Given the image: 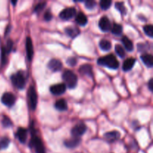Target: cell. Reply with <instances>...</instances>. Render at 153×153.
<instances>
[{
    "label": "cell",
    "instance_id": "4dcf8cb0",
    "mask_svg": "<svg viewBox=\"0 0 153 153\" xmlns=\"http://www.w3.org/2000/svg\"><path fill=\"white\" fill-rule=\"evenodd\" d=\"M12 47H13V42H12L11 40H8L7 42V44H6V46L5 47H3V49H4L6 54L8 55L10 52V51H11Z\"/></svg>",
    "mask_w": 153,
    "mask_h": 153
},
{
    "label": "cell",
    "instance_id": "836d02e7",
    "mask_svg": "<svg viewBox=\"0 0 153 153\" xmlns=\"http://www.w3.org/2000/svg\"><path fill=\"white\" fill-rule=\"evenodd\" d=\"M67 63L68 65L71 66V67H74V66L76 65V64H77V59H76V58H69L68 59H67Z\"/></svg>",
    "mask_w": 153,
    "mask_h": 153
},
{
    "label": "cell",
    "instance_id": "8992f818",
    "mask_svg": "<svg viewBox=\"0 0 153 153\" xmlns=\"http://www.w3.org/2000/svg\"><path fill=\"white\" fill-rule=\"evenodd\" d=\"M87 130V126H85V123H81L77 124L71 130V134L73 137H79L85 133Z\"/></svg>",
    "mask_w": 153,
    "mask_h": 153
},
{
    "label": "cell",
    "instance_id": "d590c367",
    "mask_svg": "<svg viewBox=\"0 0 153 153\" xmlns=\"http://www.w3.org/2000/svg\"><path fill=\"white\" fill-rule=\"evenodd\" d=\"M148 87H149V89L150 91H153V79H151L149 81V83H148Z\"/></svg>",
    "mask_w": 153,
    "mask_h": 153
},
{
    "label": "cell",
    "instance_id": "44dd1931",
    "mask_svg": "<svg viewBox=\"0 0 153 153\" xmlns=\"http://www.w3.org/2000/svg\"><path fill=\"white\" fill-rule=\"evenodd\" d=\"M55 107L57 110L61 111H66L67 109V103L65 100L61 99V100H57L56 102H55Z\"/></svg>",
    "mask_w": 153,
    "mask_h": 153
},
{
    "label": "cell",
    "instance_id": "83f0119b",
    "mask_svg": "<svg viewBox=\"0 0 153 153\" xmlns=\"http://www.w3.org/2000/svg\"><path fill=\"white\" fill-rule=\"evenodd\" d=\"M143 31L144 33L149 37H153V27L152 25H146L143 27Z\"/></svg>",
    "mask_w": 153,
    "mask_h": 153
},
{
    "label": "cell",
    "instance_id": "1f68e13d",
    "mask_svg": "<svg viewBox=\"0 0 153 153\" xmlns=\"http://www.w3.org/2000/svg\"><path fill=\"white\" fill-rule=\"evenodd\" d=\"M2 125L4 127H10L12 126V122L10 118L7 117V116L3 117L2 119Z\"/></svg>",
    "mask_w": 153,
    "mask_h": 153
},
{
    "label": "cell",
    "instance_id": "4316f807",
    "mask_svg": "<svg viewBox=\"0 0 153 153\" xmlns=\"http://www.w3.org/2000/svg\"><path fill=\"white\" fill-rule=\"evenodd\" d=\"M115 52H116V53L117 54L120 58L125 57V49H124V48L122 46H120V45H116V46H115Z\"/></svg>",
    "mask_w": 153,
    "mask_h": 153
},
{
    "label": "cell",
    "instance_id": "8d00e7d4",
    "mask_svg": "<svg viewBox=\"0 0 153 153\" xmlns=\"http://www.w3.org/2000/svg\"><path fill=\"white\" fill-rule=\"evenodd\" d=\"M11 2H12V4H13V5H15V4H16V1H11Z\"/></svg>",
    "mask_w": 153,
    "mask_h": 153
},
{
    "label": "cell",
    "instance_id": "9a60e30c",
    "mask_svg": "<svg viewBox=\"0 0 153 153\" xmlns=\"http://www.w3.org/2000/svg\"><path fill=\"white\" fill-rule=\"evenodd\" d=\"M81 143L80 137H73L72 138L67 139L64 141V145L68 148H75L79 145Z\"/></svg>",
    "mask_w": 153,
    "mask_h": 153
},
{
    "label": "cell",
    "instance_id": "4fadbf2b",
    "mask_svg": "<svg viewBox=\"0 0 153 153\" xmlns=\"http://www.w3.org/2000/svg\"><path fill=\"white\" fill-rule=\"evenodd\" d=\"M25 49H26L27 57L28 60L31 61L33 55H34V49H33V44L31 41V37H28L26 38V42H25Z\"/></svg>",
    "mask_w": 153,
    "mask_h": 153
},
{
    "label": "cell",
    "instance_id": "e0dca14e",
    "mask_svg": "<svg viewBox=\"0 0 153 153\" xmlns=\"http://www.w3.org/2000/svg\"><path fill=\"white\" fill-rule=\"evenodd\" d=\"M136 62V60L134 58H127L123 63V70L125 72L129 71L134 67V64Z\"/></svg>",
    "mask_w": 153,
    "mask_h": 153
},
{
    "label": "cell",
    "instance_id": "52a82bcc",
    "mask_svg": "<svg viewBox=\"0 0 153 153\" xmlns=\"http://www.w3.org/2000/svg\"><path fill=\"white\" fill-rule=\"evenodd\" d=\"M1 102L6 105L7 107H12L14 105L15 102H16V98H15L14 95L11 93H4L2 96H1Z\"/></svg>",
    "mask_w": 153,
    "mask_h": 153
},
{
    "label": "cell",
    "instance_id": "6da1fadb",
    "mask_svg": "<svg viewBox=\"0 0 153 153\" xmlns=\"http://www.w3.org/2000/svg\"><path fill=\"white\" fill-rule=\"evenodd\" d=\"M97 63L100 65L107 67L110 69H114V70L117 69L120 65L119 61L114 55H105V56L100 58L97 61Z\"/></svg>",
    "mask_w": 153,
    "mask_h": 153
},
{
    "label": "cell",
    "instance_id": "484cf974",
    "mask_svg": "<svg viewBox=\"0 0 153 153\" xmlns=\"http://www.w3.org/2000/svg\"><path fill=\"white\" fill-rule=\"evenodd\" d=\"M9 143H10V140L7 137H4L0 139V150L5 149L6 148H7Z\"/></svg>",
    "mask_w": 153,
    "mask_h": 153
},
{
    "label": "cell",
    "instance_id": "e575fe53",
    "mask_svg": "<svg viewBox=\"0 0 153 153\" xmlns=\"http://www.w3.org/2000/svg\"><path fill=\"white\" fill-rule=\"evenodd\" d=\"M44 19L46 21H49L52 19V13L49 11H46L44 14Z\"/></svg>",
    "mask_w": 153,
    "mask_h": 153
},
{
    "label": "cell",
    "instance_id": "d6986e66",
    "mask_svg": "<svg viewBox=\"0 0 153 153\" xmlns=\"http://www.w3.org/2000/svg\"><path fill=\"white\" fill-rule=\"evenodd\" d=\"M76 21L79 25L85 26L87 23H88V18H87L86 15L82 12H80L77 14L76 18Z\"/></svg>",
    "mask_w": 153,
    "mask_h": 153
},
{
    "label": "cell",
    "instance_id": "5b68a950",
    "mask_svg": "<svg viewBox=\"0 0 153 153\" xmlns=\"http://www.w3.org/2000/svg\"><path fill=\"white\" fill-rule=\"evenodd\" d=\"M30 146L34 148L36 153H46L43 142L37 136H32V138L30 141Z\"/></svg>",
    "mask_w": 153,
    "mask_h": 153
},
{
    "label": "cell",
    "instance_id": "ba28073f",
    "mask_svg": "<svg viewBox=\"0 0 153 153\" xmlns=\"http://www.w3.org/2000/svg\"><path fill=\"white\" fill-rule=\"evenodd\" d=\"M76 14V10L74 7H67L61 10L60 13V17L64 20H69L74 17Z\"/></svg>",
    "mask_w": 153,
    "mask_h": 153
},
{
    "label": "cell",
    "instance_id": "7a4b0ae2",
    "mask_svg": "<svg viewBox=\"0 0 153 153\" xmlns=\"http://www.w3.org/2000/svg\"><path fill=\"white\" fill-rule=\"evenodd\" d=\"M62 79L64 81L66 86L70 89H73L76 87L78 82V78L76 75L71 70H66L62 75Z\"/></svg>",
    "mask_w": 153,
    "mask_h": 153
},
{
    "label": "cell",
    "instance_id": "277c9868",
    "mask_svg": "<svg viewBox=\"0 0 153 153\" xmlns=\"http://www.w3.org/2000/svg\"><path fill=\"white\" fill-rule=\"evenodd\" d=\"M27 96H28V105H29L30 108L32 110H35L37 103V92L35 91V88L34 87H30L28 91V93H27Z\"/></svg>",
    "mask_w": 153,
    "mask_h": 153
},
{
    "label": "cell",
    "instance_id": "f546056e",
    "mask_svg": "<svg viewBox=\"0 0 153 153\" xmlns=\"http://www.w3.org/2000/svg\"><path fill=\"white\" fill-rule=\"evenodd\" d=\"M85 5L86 8L92 10L96 7V1L94 0H87L85 1Z\"/></svg>",
    "mask_w": 153,
    "mask_h": 153
},
{
    "label": "cell",
    "instance_id": "9c48e42d",
    "mask_svg": "<svg viewBox=\"0 0 153 153\" xmlns=\"http://www.w3.org/2000/svg\"><path fill=\"white\" fill-rule=\"evenodd\" d=\"M66 88H67V86L64 83L56 84L50 87V92L53 95L60 96L65 93Z\"/></svg>",
    "mask_w": 153,
    "mask_h": 153
},
{
    "label": "cell",
    "instance_id": "30bf717a",
    "mask_svg": "<svg viewBox=\"0 0 153 153\" xmlns=\"http://www.w3.org/2000/svg\"><path fill=\"white\" fill-rule=\"evenodd\" d=\"M99 26L102 31L104 32H107L111 28V23L108 18L106 16H104L100 19V22H99Z\"/></svg>",
    "mask_w": 153,
    "mask_h": 153
},
{
    "label": "cell",
    "instance_id": "8fae6325",
    "mask_svg": "<svg viewBox=\"0 0 153 153\" xmlns=\"http://www.w3.org/2000/svg\"><path fill=\"white\" fill-rule=\"evenodd\" d=\"M48 67L53 72L60 71L62 69V63L58 59H52L48 64Z\"/></svg>",
    "mask_w": 153,
    "mask_h": 153
},
{
    "label": "cell",
    "instance_id": "f1b7e54d",
    "mask_svg": "<svg viewBox=\"0 0 153 153\" xmlns=\"http://www.w3.org/2000/svg\"><path fill=\"white\" fill-rule=\"evenodd\" d=\"M100 7L103 10H108L111 7L112 4V1L111 0H102L100 1Z\"/></svg>",
    "mask_w": 153,
    "mask_h": 153
},
{
    "label": "cell",
    "instance_id": "ffe728a7",
    "mask_svg": "<svg viewBox=\"0 0 153 153\" xmlns=\"http://www.w3.org/2000/svg\"><path fill=\"white\" fill-rule=\"evenodd\" d=\"M122 43L123 44L124 47L126 50L129 51H132L134 49V45H133V43L131 42V40L130 39H128L126 36H123L122 37Z\"/></svg>",
    "mask_w": 153,
    "mask_h": 153
},
{
    "label": "cell",
    "instance_id": "7402d4cb",
    "mask_svg": "<svg viewBox=\"0 0 153 153\" xmlns=\"http://www.w3.org/2000/svg\"><path fill=\"white\" fill-rule=\"evenodd\" d=\"M65 32L66 34L68 36L71 37H76L79 34H80V31L78 28H73V27H67L65 28Z\"/></svg>",
    "mask_w": 153,
    "mask_h": 153
},
{
    "label": "cell",
    "instance_id": "603a6c76",
    "mask_svg": "<svg viewBox=\"0 0 153 153\" xmlns=\"http://www.w3.org/2000/svg\"><path fill=\"white\" fill-rule=\"evenodd\" d=\"M100 49L103 51H109L111 49V43L109 40L103 39V40H100V43H99Z\"/></svg>",
    "mask_w": 153,
    "mask_h": 153
},
{
    "label": "cell",
    "instance_id": "2e32d148",
    "mask_svg": "<svg viewBox=\"0 0 153 153\" xmlns=\"http://www.w3.org/2000/svg\"><path fill=\"white\" fill-rule=\"evenodd\" d=\"M79 72L82 74L89 77H93V68L90 64H84L79 68Z\"/></svg>",
    "mask_w": 153,
    "mask_h": 153
},
{
    "label": "cell",
    "instance_id": "5bb4252c",
    "mask_svg": "<svg viewBox=\"0 0 153 153\" xmlns=\"http://www.w3.org/2000/svg\"><path fill=\"white\" fill-rule=\"evenodd\" d=\"M27 130L25 128H19L17 129V131H16V137L18 138V140H19V142L22 143H25L26 142L27 140Z\"/></svg>",
    "mask_w": 153,
    "mask_h": 153
},
{
    "label": "cell",
    "instance_id": "7c38bea8",
    "mask_svg": "<svg viewBox=\"0 0 153 153\" xmlns=\"http://www.w3.org/2000/svg\"><path fill=\"white\" fill-rule=\"evenodd\" d=\"M104 137L105 139L107 141L112 143V142L116 141V140H117L118 139L120 138V132L118 131H111L105 133Z\"/></svg>",
    "mask_w": 153,
    "mask_h": 153
},
{
    "label": "cell",
    "instance_id": "ac0fdd59",
    "mask_svg": "<svg viewBox=\"0 0 153 153\" xmlns=\"http://www.w3.org/2000/svg\"><path fill=\"white\" fill-rule=\"evenodd\" d=\"M140 58L143 61V64L149 68H151L153 66V58L152 55L150 54H143L140 56Z\"/></svg>",
    "mask_w": 153,
    "mask_h": 153
},
{
    "label": "cell",
    "instance_id": "3957f363",
    "mask_svg": "<svg viewBox=\"0 0 153 153\" xmlns=\"http://www.w3.org/2000/svg\"><path fill=\"white\" fill-rule=\"evenodd\" d=\"M11 82L13 85H14L16 88L18 89H23L25 86V79L24 77L23 74L21 72H18V73H15V74L12 75L11 77Z\"/></svg>",
    "mask_w": 153,
    "mask_h": 153
},
{
    "label": "cell",
    "instance_id": "cb8c5ba5",
    "mask_svg": "<svg viewBox=\"0 0 153 153\" xmlns=\"http://www.w3.org/2000/svg\"><path fill=\"white\" fill-rule=\"evenodd\" d=\"M111 32L112 34H114V35L119 36L120 34H122L123 32V27L122 25H120V24L117 23H114L111 27Z\"/></svg>",
    "mask_w": 153,
    "mask_h": 153
},
{
    "label": "cell",
    "instance_id": "d6a6232c",
    "mask_svg": "<svg viewBox=\"0 0 153 153\" xmlns=\"http://www.w3.org/2000/svg\"><path fill=\"white\" fill-rule=\"evenodd\" d=\"M45 6H46V2H40V3H39V4H37V5H36L35 8H34V11H35L36 13H38V12H40L42 10H43V8H44Z\"/></svg>",
    "mask_w": 153,
    "mask_h": 153
},
{
    "label": "cell",
    "instance_id": "d4e9b609",
    "mask_svg": "<svg viewBox=\"0 0 153 153\" xmlns=\"http://www.w3.org/2000/svg\"><path fill=\"white\" fill-rule=\"evenodd\" d=\"M115 7L122 14L125 15L127 12V9L126 7L125 4H124L123 2L122 1H119V2H116L115 3Z\"/></svg>",
    "mask_w": 153,
    "mask_h": 153
}]
</instances>
